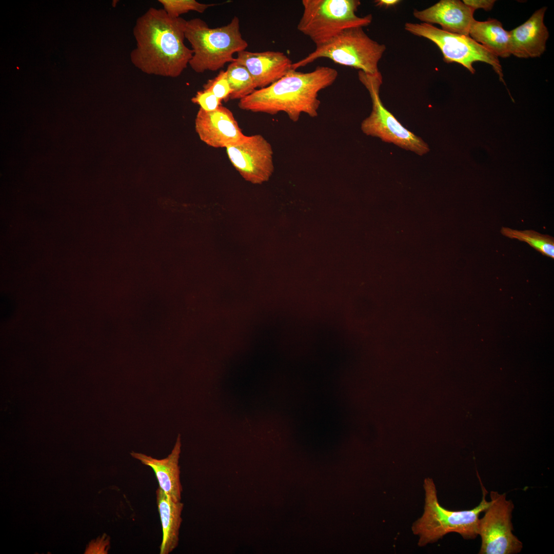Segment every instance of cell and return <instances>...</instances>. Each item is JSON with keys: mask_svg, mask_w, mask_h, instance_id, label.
I'll return each mask as SVG.
<instances>
[{"mask_svg": "<svg viewBox=\"0 0 554 554\" xmlns=\"http://www.w3.org/2000/svg\"><path fill=\"white\" fill-rule=\"evenodd\" d=\"M474 11L459 0H441L423 10L414 9L413 15L422 23L440 25L442 30L469 35Z\"/></svg>", "mask_w": 554, "mask_h": 554, "instance_id": "obj_13", "label": "cell"}, {"mask_svg": "<svg viewBox=\"0 0 554 554\" xmlns=\"http://www.w3.org/2000/svg\"><path fill=\"white\" fill-rule=\"evenodd\" d=\"M386 47L372 39L363 27L346 29L303 58L293 63L292 69L297 70L320 58H327L333 62L359 69L365 73H380L379 61Z\"/></svg>", "mask_w": 554, "mask_h": 554, "instance_id": "obj_6", "label": "cell"}, {"mask_svg": "<svg viewBox=\"0 0 554 554\" xmlns=\"http://www.w3.org/2000/svg\"><path fill=\"white\" fill-rule=\"evenodd\" d=\"M489 504L479 518L478 535L481 538L479 554H517L523 543L513 533L514 504L505 493L491 491Z\"/></svg>", "mask_w": 554, "mask_h": 554, "instance_id": "obj_9", "label": "cell"}, {"mask_svg": "<svg viewBox=\"0 0 554 554\" xmlns=\"http://www.w3.org/2000/svg\"><path fill=\"white\" fill-rule=\"evenodd\" d=\"M400 2L399 0H378L374 1L377 6L384 7L385 8L393 6Z\"/></svg>", "mask_w": 554, "mask_h": 554, "instance_id": "obj_25", "label": "cell"}, {"mask_svg": "<svg viewBox=\"0 0 554 554\" xmlns=\"http://www.w3.org/2000/svg\"><path fill=\"white\" fill-rule=\"evenodd\" d=\"M469 36L483 46L497 57L506 58L510 53V33L496 19L486 21L474 19L470 26Z\"/></svg>", "mask_w": 554, "mask_h": 554, "instance_id": "obj_17", "label": "cell"}, {"mask_svg": "<svg viewBox=\"0 0 554 554\" xmlns=\"http://www.w3.org/2000/svg\"><path fill=\"white\" fill-rule=\"evenodd\" d=\"M181 451V436L179 434L171 453L165 458L157 459L144 453L131 452L130 455L153 470L159 487L172 500L181 501L183 491L179 465Z\"/></svg>", "mask_w": 554, "mask_h": 554, "instance_id": "obj_15", "label": "cell"}, {"mask_svg": "<svg viewBox=\"0 0 554 554\" xmlns=\"http://www.w3.org/2000/svg\"><path fill=\"white\" fill-rule=\"evenodd\" d=\"M226 150L233 167L252 184L268 181L274 171L272 147L261 134L246 136L241 143L229 146Z\"/></svg>", "mask_w": 554, "mask_h": 554, "instance_id": "obj_10", "label": "cell"}, {"mask_svg": "<svg viewBox=\"0 0 554 554\" xmlns=\"http://www.w3.org/2000/svg\"><path fill=\"white\" fill-rule=\"evenodd\" d=\"M481 484L483 496L478 505L469 510H450L440 504L433 480L426 478L424 513L412 526L413 533L419 537L418 545L436 542L450 532L458 533L465 540L476 539L480 515L489 504L486 499L488 492Z\"/></svg>", "mask_w": 554, "mask_h": 554, "instance_id": "obj_4", "label": "cell"}, {"mask_svg": "<svg viewBox=\"0 0 554 554\" xmlns=\"http://www.w3.org/2000/svg\"><path fill=\"white\" fill-rule=\"evenodd\" d=\"M302 4L303 11L297 28L316 47L346 29L366 27L372 20L371 14L363 17L356 14L361 5L359 0H303Z\"/></svg>", "mask_w": 554, "mask_h": 554, "instance_id": "obj_5", "label": "cell"}, {"mask_svg": "<svg viewBox=\"0 0 554 554\" xmlns=\"http://www.w3.org/2000/svg\"><path fill=\"white\" fill-rule=\"evenodd\" d=\"M227 80L232 90L230 100H241L257 89L251 75L244 66L233 62L226 70Z\"/></svg>", "mask_w": 554, "mask_h": 554, "instance_id": "obj_18", "label": "cell"}, {"mask_svg": "<svg viewBox=\"0 0 554 554\" xmlns=\"http://www.w3.org/2000/svg\"><path fill=\"white\" fill-rule=\"evenodd\" d=\"M156 496L163 532L160 553L168 554L179 544L184 504L172 500L160 487L156 490Z\"/></svg>", "mask_w": 554, "mask_h": 554, "instance_id": "obj_16", "label": "cell"}, {"mask_svg": "<svg viewBox=\"0 0 554 554\" xmlns=\"http://www.w3.org/2000/svg\"><path fill=\"white\" fill-rule=\"evenodd\" d=\"M546 9H538L525 23L509 31L510 54L526 58L539 57L545 52L549 37L544 23Z\"/></svg>", "mask_w": 554, "mask_h": 554, "instance_id": "obj_14", "label": "cell"}, {"mask_svg": "<svg viewBox=\"0 0 554 554\" xmlns=\"http://www.w3.org/2000/svg\"><path fill=\"white\" fill-rule=\"evenodd\" d=\"M191 101L199 105L200 108L206 111L216 110L221 106L222 102V101L211 92L205 89L197 92L195 95L191 98Z\"/></svg>", "mask_w": 554, "mask_h": 554, "instance_id": "obj_22", "label": "cell"}, {"mask_svg": "<svg viewBox=\"0 0 554 554\" xmlns=\"http://www.w3.org/2000/svg\"><path fill=\"white\" fill-rule=\"evenodd\" d=\"M163 9L170 16L179 17L180 15L193 11L203 13L208 8L216 4H203L195 0H159Z\"/></svg>", "mask_w": 554, "mask_h": 554, "instance_id": "obj_20", "label": "cell"}, {"mask_svg": "<svg viewBox=\"0 0 554 554\" xmlns=\"http://www.w3.org/2000/svg\"><path fill=\"white\" fill-rule=\"evenodd\" d=\"M109 540L105 535L90 543L86 552L88 553H107L109 548Z\"/></svg>", "mask_w": 554, "mask_h": 554, "instance_id": "obj_23", "label": "cell"}, {"mask_svg": "<svg viewBox=\"0 0 554 554\" xmlns=\"http://www.w3.org/2000/svg\"><path fill=\"white\" fill-rule=\"evenodd\" d=\"M466 5L474 11L477 9H483L485 11L492 9L496 1L494 0H464L462 1Z\"/></svg>", "mask_w": 554, "mask_h": 554, "instance_id": "obj_24", "label": "cell"}, {"mask_svg": "<svg viewBox=\"0 0 554 554\" xmlns=\"http://www.w3.org/2000/svg\"><path fill=\"white\" fill-rule=\"evenodd\" d=\"M203 89L209 91L221 101L229 99L232 92L227 80L226 71L222 70L213 79L209 80L203 86Z\"/></svg>", "mask_w": 554, "mask_h": 554, "instance_id": "obj_21", "label": "cell"}, {"mask_svg": "<svg viewBox=\"0 0 554 554\" xmlns=\"http://www.w3.org/2000/svg\"><path fill=\"white\" fill-rule=\"evenodd\" d=\"M185 36L193 55L189 65L196 73L215 71L235 61V53L245 50L248 43L242 35L240 21L234 16L227 25L210 28L200 18L187 21Z\"/></svg>", "mask_w": 554, "mask_h": 554, "instance_id": "obj_3", "label": "cell"}, {"mask_svg": "<svg viewBox=\"0 0 554 554\" xmlns=\"http://www.w3.org/2000/svg\"><path fill=\"white\" fill-rule=\"evenodd\" d=\"M405 29L409 33L426 38L436 44L441 50L443 60L446 63L459 64L471 73H475L472 64L483 62L490 65L504 82L502 66L498 57L469 35H460L445 31L432 25L421 23H406Z\"/></svg>", "mask_w": 554, "mask_h": 554, "instance_id": "obj_8", "label": "cell"}, {"mask_svg": "<svg viewBox=\"0 0 554 554\" xmlns=\"http://www.w3.org/2000/svg\"><path fill=\"white\" fill-rule=\"evenodd\" d=\"M338 76L337 70L329 67L319 66L308 72L292 69L270 85L240 100L238 105L253 112H284L293 122L302 113L315 117L321 105L319 92L332 85Z\"/></svg>", "mask_w": 554, "mask_h": 554, "instance_id": "obj_2", "label": "cell"}, {"mask_svg": "<svg viewBox=\"0 0 554 554\" xmlns=\"http://www.w3.org/2000/svg\"><path fill=\"white\" fill-rule=\"evenodd\" d=\"M186 22L169 16L163 9L149 8L133 27L136 46L130 54L132 64L148 75L180 76L193 53L184 43Z\"/></svg>", "mask_w": 554, "mask_h": 554, "instance_id": "obj_1", "label": "cell"}, {"mask_svg": "<svg viewBox=\"0 0 554 554\" xmlns=\"http://www.w3.org/2000/svg\"><path fill=\"white\" fill-rule=\"evenodd\" d=\"M195 129L202 141L216 148L238 144L247 136L231 111L222 105L212 111L200 108L195 120Z\"/></svg>", "mask_w": 554, "mask_h": 554, "instance_id": "obj_11", "label": "cell"}, {"mask_svg": "<svg viewBox=\"0 0 554 554\" xmlns=\"http://www.w3.org/2000/svg\"><path fill=\"white\" fill-rule=\"evenodd\" d=\"M234 62L247 68L258 89L266 87L284 76L292 70L293 64L286 54L280 51L246 50L238 52Z\"/></svg>", "mask_w": 554, "mask_h": 554, "instance_id": "obj_12", "label": "cell"}, {"mask_svg": "<svg viewBox=\"0 0 554 554\" xmlns=\"http://www.w3.org/2000/svg\"><path fill=\"white\" fill-rule=\"evenodd\" d=\"M501 233L509 238L524 242L542 254L552 259L554 258V239L532 230H518L502 227Z\"/></svg>", "mask_w": 554, "mask_h": 554, "instance_id": "obj_19", "label": "cell"}, {"mask_svg": "<svg viewBox=\"0 0 554 554\" xmlns=\"http://www.w3.org/2000/svg\"><path fill=\"white\" fill-rule=\"evenodd\" d=\"M358 77L368 90L372 102L370 115L361 123L362 132L367 135L379 137L383 142L392 143L419 155L428 152V144L405 128L383 104L379 94L383 83L381 73L371 75L359 70Z\"/></svg>", "mask_w": 554, "mask_h": 554, "instance_id": "obj_7", "label": "cell"}]
</instances>
